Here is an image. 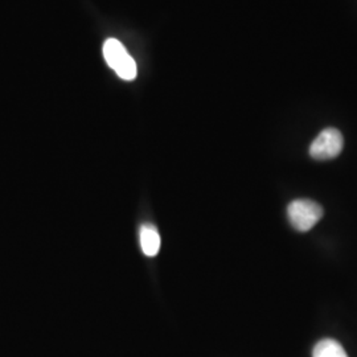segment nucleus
Wrapping results in <instances>:
<instances>
[{
	"instance_id": "39448f33",
	"label": "nucleus",
	"mask_w": 357,
	"mask_h": 357,
	"mask_svg": "<svg viewBox=\"0 0 357 357\" xmlns=\"http://www.w3.org/2000/svg\"><path fill=\"white\" fill-rule=\"evenodd\" d=\"M312 357H348L343 345L333 339H323L314 347Z\"/></svg>"
},
{
	"instance_id": "7ed1b4c3",
	"label": "nucleus",
	"mask_w": 357,
	"mask_h": 357,
	"mask_svg": "<svg viewBox=\"0 0 357 357\" xmlns=\"http://www.w3.org/2000/svg\"><path fill=\"white\" fill-rule=\"evenodd\" d=\"M344 138L337 128H324L310 146V155L317 160H330L342 153Z\"/></svg>"
},
{
	"instance_id": "20e7f679",
	"label": "nucleus",
	"mask_w": 357,
	"mask_h": 357,
	"mask_svg": "<svg viewBox=\"0 0 357 357\" xmlns=\"http://www.w3.org/2000/svg\"><path fill=\"white\" fill-rule=\"evenodd\" d=\"M142 252L147 257H155L160 249V236L158 229L151 224L142 225L139 230Z\"/></svg>"
},
{
	"instance_id": "f03ea898",
	"label": "nucleus",
	"mask_w": 357,
	"mask_h": 357,
	"mask_svg": "<svg viewBox=\"0 0 357 357\" xmlns=\"http://www.w3.org/2000/svg\"><path fill=\"white\" fill-rule=\"evenodd\" d=\"M287 216L293 228L299 231H308L323 217V208L317 202L299 199L294 200L287 206Z\"/></svg>"
},
{
	"instance_id": "f257e3e1",
	"label": "nucleus",
	"mask_w": 357,
	"mask_h": 357,
	"mask_svg": "<svg viewBox=\"0 0 357 357\" xmlns=\"http://www.w3.org/2000/svg\"><path fill=\"white\" fill-rule=\"evenodd\" d=\"M103 57L107 65L118 77L125 81H134L137 78V64L130 56L126 47L116 38H109L103 44Z\"/></svg>"
}]
</instances>
